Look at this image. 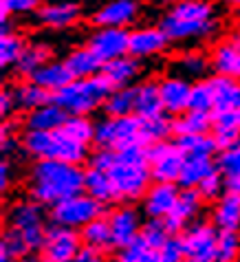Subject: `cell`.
<instances>
[{"instance_id":"cell-1","label":"cell","mask_w":240,"mask_h":262,"mask_svg":"<svg viewBox=\"0 0 240 262\" xmlns=\"http://www.w3.org/2000/svg\"><path fill=\"white\" fill-rule=\"evenodd\" d=\"M86 170L82 165L64 161H35L27 174L29 199L42 207H55L57 203L84 192Z\"/></svg>"},{"instance_id":"cell-2","label":"cell","mask_w":240,"mask_h":262,"mask_svg":"<svg viewBox=\"0 0 240 262\" xmlns=\"http://www.w3.org/2000/svg\"><path fill=\"white\" fill-rule=\"evenodd\" d=\"M159 25L172 45L209 42L221 31V18L212 0H185L174 5L163 13Z\"/></svg>"},{"instance_id":"cell-3","label":"cell","mask_w":240,"mask_h":262,"mask_svg":"<svg viewBox=\"0 0 240 262\" xmlns=\"http://www.w3.org/2000/svg\"><path fill=\"white\" fill-rule=\"evenodd\" d=\"M108 177L113 181L115 201L119 205L121 203L133 205L137 201H143L145 192L155 183L148 163V145H133V148L119 150L117 161L108 172Z\"/></svg>"},{"instance_id":"cell-4","label":"cell","mask_w":240,"mask_h":262,"mask_svg":"<svg viewBox=\"0 0 240 262\" xmlns=\"http://www.w3.org/2000/svg\"><path fill=\"white\" fill-rule=\"evenodd\" d=\"M23 152L33 161H64L73 165L89 163L91 150L89 145L71 139L57 130V133H40V130H25L23 137Z\"/></svg>"},{"instance_id":"cell-5","label":"cell","mask_w":240,"mask_h":262,"mask_svg":"<svg viewBox=\"0 0 240 262\" xmlns=\"http://www.w3.org/2000/svg\"><path fill=\"white\" fill-rule=\"evenodd\" d=\"M113 91V84L106 79L104 73H99L89 79H73L67 89L53 95V101L62 106L71 117H91L95 111L104 108Z\"/></svg>"},{"instance_id":"cell-6","label":"cell","mask_w":240,"mask_h":262,"mask_svg":"<svg viewBox=\"0 0 240 262\" xmlns=\"http://www.w3.org/2000/svg\"><path fill=\"white\" fill-rule=\"evenodd\" d=\"M49 225L51 223H47L45 207L33 199H29V196L27 199H16L5 212V227L23 236L31 251L42 249Z\"/></svg>"},{"instance_id":"cell-7","label":"cell","mask_w":240,"mask_h":262,"mask_svg":"<svg viewBox=\"0 0 240 262\" xmlns=\"http://www.w3.org/2000/svg\"><path fill=\"white\" fill-rule=\"evenodd\" d=\"M104 207L99 201H95L93 196H89L86 192L75 194L71 199L57 203L55 207L49 209V221L53 225H60V227H69L75 231H82L86 225H91L93 221L106 216Z\"/></svg>"},{"instance_id":"cell-8","label":"cell","mask_w":240,"mask_h":262,"mask_svg":"<svg viewBox=\"0 0 240 262\" xmlns=\"http://www.w3.org/2000/svg\"><path fill=\"white\" fill-rule=\"evenodd\" d=\"M133 145H145L141 137V119L137 115L130 117H104L97 121L95 130V148H108V150H126Z\"/></svg>"},{"instance_id":"cell-9","label":"cell","mask_w":240,"mask_h":262,"mask_svg":"<svg viewBox=\"0 0 240 262\" xmlns=\"http://www.w3.org/2000/svg\"><path fill=\"white\" fill-rule=\"evenodd\" d=\"M143 13L141 0H101L93 9L91 23L95 29H128L137 27Z\"/></svg>"},{"instance_id":"cell-10","label":"cell","mask_w":240,"mask_h":262,"mask_svg":"<svg viewBox=\"0 0 240 262\" xmlns=\"http://www.w3.org/2000/svg\"><path fill=\"white\" fill-rule=\"evenodd\" d=\"M148 163L155 183H179L185 155L177 141H161L148 145Z\"/></svg>"},{"instance_id":"cell-11","label":"cell","mask_w":240,"mask_h":262,"mask_svg":"<svg viewBox=\"0 0 240 262\" xmlns=\"http://www.w3.org/2000/svg\"><path fill=\"white\" fill-rule=\"evenodd\" d=\"M218 231L212 221H196L181 234L185 262H216Z\"/></svg>"},{"instance_id":"cell-12","label":"cell","mask_w":240,"mask_h":262,"mask_svg":"<svg viewBox=\"0 0 240 262\" xmlns=\"http://www.w3.org/2000/svg\"><path fill=\"white\" fill-rule=\"evenodd\" d=\"M82 249L84 243L79 231L51 223L47 229V238L42 243L40 256L45 262H75Z\"/></svg>"},{"instance_id":"cell-13","label":"cell","mask_w":240,"mask_h":262,"mask_svg":"<svg viewBox=\"0 0 240 262\" xmlns=\"http://www.w3.org/2000/svg\"><path fill=\"white\" fill-rule=\"evenodd\" d=\"M93 51V55L104 64H111L119 57L128 55V47H130V31L128 29H93L91 35L86 38V45Z\"/></svg>"},{"instance_id":"cell-14","label":"cell","mask_w":240,"mask_h":262,"mask_svg":"<svg viewBox=\"0 0 240 262\" xmlns=\"http://www.w3.org/2000/svg\"><path fill=\"white\" fill-rule=\"evenodd\" d=\"M108 223H111V231H113V243L115 249H126V247L135 245L141 236L143 229V218L141 212L135 205L121 203V205L113 207L108 212Z\"/></svg>"},{"instance_id":"cell-15","label":"cell","mask_w":240,"mask_h":262,"mask_svg":"<svg viewBox=\"0 0 240 262\" xmlns=\"http://www.w3.org/2000/svg\"><path fill=\"white\" fill-rule=\"evenodd\" d=\"M170 38L165 35L161 25H143L130 29V47L128 55L137 60H152V57L163 55L170 49Z\"/></svg>"},{"instance_id":"cell-16","label":"cell","mask_w":240,"mask_h":262,"mask_svg":"<svg viewBox=\"0 0 240 262\" xmlns=\"http://www.w3.org/2000/svg\"><path fill=\"white\" fill-rule=\"evenodd\" d=\"M192 82L174 75V73H165L159 77V91H161L163 111L170 117H179L190 111V99H192Z\"/></svg>"},{"instance_id":"cell-17","label":"cell","mask_w":240,"mask_h":262,"mask_svg":"<svg viewBox=\"0 0 240 262\" xmlns=\"http://www.w3.org/2000/svg\"><path fill=\"white\" fill-rule=\"evenodd\" d=\"M179 196V183H152L141 201V212L148 216V221H165L177 207Z\"/></svg>"},{"instance_id":"cell-18","label":"cell","mask_w":240,"mask_h":262,"mask_svg":"<svg viewBox=\"0 0 240 262\" xmlns=\"http://www.w3.org/2000/svg\"><path fill=\"white\" fill-rule=\"evenodd\" d=\"M35 16L42 27L62 31V29L75 27L82 20V5L77 0H49V3H42Z\"/></svg>"},{"instance_id":"cell-19","label":"cell","mask_w":240,"mask_h":262,"mask_svg":"<svg viewBox=\"0 0 240 262\" xmlns=\"http://www.w3.org/2000/svg\"><path fill=\"white\" fill-rule=\"evenodd\" d=\"M209 71H212V57L196 47H187L183 51H179L170 60V73L187 79L192 84L207 79Z\"/></svg>"},{"instance_id":"cell-20","label":"cell","mask_w":240,"mask_h":262,"mask_svg":"<svg viewBox=\"0 0 240 262\" xmlns=\"http://www.w3.org/2000/svg\"><path fill=\"white\" fill-rule=\"evenodd\" d=\"M203 203L205 201H203L199 190H181V196H179V203H177V207H174V212L163 221L172 236H181L192 223L199 221Z\"/></svg>"},{"instance_id":"cell-21","label":"cell","mask_w":240,"mask_h":262,"mask_svg":"<svg viewBox=\"0 0 240 262\" xmlns=\"http://www.w3.org/2000/svg\"><path fill=\"white\" fill-rule=\"evenodd\" d=\"M135 115L139 119H152L159 115H165L159 79H141L135 86Z\"/></svg>"},{"instance_id":"cell-22","label":"cell","mask_w":240,"mask_h":262,"mask_svg":"<svg viewBox=\"0 0 240 262\" xmlns=\"http://www.w3.org/2000/svg\"><path fill=\"white\" fill-rule=\"evenodd\" d=\"M101 73H104L106 79L113 84V89H130V86L139 84L137 79H141L143 62L133 55H123L119 60L106 64Z\"/></svg>"},{"instance_id":"cell-23","label":"cell","mask_w":240,"mask_h":262,"mask_svg":"<svg viewBox=\"0 0 240 262\" xmlns=\"http://www.w3.org/2000/svg\"><path fill=\"white\" fill-rule=\"evenodd\" d=\"M71 115L57 106L55 101L38 108V111L25 115V130H40V133H57L64 128V123Z\"/></svg>"},{"instance_id":"cell-24","label":"cell","mask_w":240,"mask_h":262,"mask_svg":"<svg viewBox=\"0 0 240 262\" xmlns=\"http://www.w3.org/2000/svg\"><path fill=\"white\" fill-rule=\"evenodd\" d=\"M212 225L218 231H240V196L225 192L212 207Z\"/></svg>"},{"instance_id":"cell-25","label":"cell","mask_w":240,"mask_h":262,"mask_svg":"<svg viewBox=\"0 0 240 262\" xmlns=\"http://www.w3.org/2000/svg\"><path fill=\"white\" fill-rule=\"evenodd\" d=\"M11 89H13V99H16V108L27 115L53 101V95L42 89L40 84H35L33 79H20Z\"/></svg>"},{"instance_id":"cell-26","label":"cell","mask_w":240,"mask_h":262,"mask_svg":"<svg viewBox=\"0 0 240 262\" xmlns=\"http://www.w3.org/2000/svg\"><path fill=\"white\" fill-rule=\"evenodd\" d=\"M51 60H53V49H51V45H47V42H42V40H31L27 45L23 57H20L18 67L13 71H16V75L20 79H31L35 73L45 67V64H49Z\"/></svg>"},{"instance_id":"cell-27","label":"cell","mask_w":240,"mask_h":262,"mask_svg":"<svg viewBox=\"0 0 240 262\" xmlns=\"http://www.w3.org/2000/svg\"><path fill=\"white\" fill-rule=\"evenodd\" d=\"M212 71L214 75L229 77L240 82V49H236L229 40H223L212 49Z\"/></svg>"},{"instance_id":"cell-28","label":"cell","mask_w":240,"mask_h":262,"mask_svg":"<svg viewBox=\"0 0 240 262\" xmlns=\"http://www.w3.org/2000/svg\"><path fill=\"white\" fill-rule=\"evenodd\" d=\"M216 170V159L212 157H185L183 172L179 179L181 190H199V185L207 177H212Z\"/></svg>"},{"instance_id":"cell-29","label":"cell","mask_w":240,"mask_h":262,"mask_svg":"<svg viewBox=\"0 0 240 262\" xmlns=\"http://www.w3.org/2000/svg\"><path fill=\"white\" fill-rule=\"evenodd\" d=\"M64 64H67L73 79H89V77H95L104 71V64L93 55V51L89 47L71 49L67 53V57H64Z\"/></svg>"},{"instance_id":"cell-30","label":"cell","mask_w":240,"mask_h":262,"mask_svg":"<svg viewBox=\"0 0 240 262\" xmlns=\"http://www.w3.org/2000/svg\"><path fill=\"white\" fill-rule=\"evenodd\" d=\"M31 79L35 84H40L45 91H49L51 95H57L62 89H67L73 82V75L69 73L64 60H51L49 64H45V67L35 73Z\"/></svg>"},{"instance_id":"cell-31","label":"cell","mask_w":240,"mask_h":262,"mask_svg":"<svg viewBox=\"0 0 240 262\" xmlns=\"http://www.w3.org/2000/svg\"><path fill=\"white\" fill-rule=\"evenodd\" d=\"M174 137H190V135H212L214 133V117L209 113L187 111L172 119Z\"/></svg>"},{"instance_id":"cell-32","label":"cell","mask_w":240,"mask_h":262,"mask_svg":"<svg viewBox=\"0 0 240 262\" xmlns=\"http://www.w3.org/2000/svg\"><path fill=\"white\" fill-rule=\"evenodd\" d=\"M79 234H82L84 247H89V249H95V251H101V253L115 249L108 216H101V218H97V221H93L91 225H86Z\"/></svg>"},{"instance_id":"cell-33","label":"cell","mask_w":240,"mask_h":262,"mask_svg":"<svg viewBox=\"0 0 240 262\" xmlns=\"http://www.w3.org/2000/svg\"><path fill=\"white\" fill-rule=\"evenodd\" d=\"M209 82H212L214 97H216L214 113L238 111V108H240V82H236V79H229V77H221V75L209 77Z\"/></svg>"},{"instance_id":"cell-34","label":"cell","mask_w":240,"mask_h":262,"mask_svg":"<svg viewBox=\"0 0 240 262\" xmlns=\"http://www.w3.org/2000/svg\"><path fill=\"white\" fill-rule=\"evenodd\" d=\"M84 192L89 196H93L95 201H99L101 205L115 203V190H113V181L108 177V172H99V170H93V167H86Z\"/></svg>"},{"instance_id":"cell-35","label":"cell","mask_w":240,"mask_h":262,"mask_svg":"<svg viewBox=\"0 0 240 262\" xmlns=\"http://www.w3.org/2000/svg\"><path fill=\"white\" fill-rule=\"evenodd\" d=\"M101 113H104V117H113V119L135 115V86H130V89H115L108 95Z\"/></svg>"},{"instance_id":"cell-36","label":"cell","mask_w":240,"mask_h":262,"mask_svg":"<svg viewBox=\"0 0 240 262\" xmlns=\"http://www.w3.org/2000/svg\"><path fill=\"white\" fill-rule=\"evenodd\" d=\"M29 42L18 31L0 35V69H16Z\"/></svg>"},{"instance_id":"cell-37","label":"cell","mask_w":240,"mask_h":262,"mask_svg":"<svg viewBox=\"0 0 240 262\" xmlns=\"http://www.w3.org/2000/svg\"><path fill=\"white\" fill-rule=\"evenodd\" d=\"M172 135H174V130H172L170 115H159V117H152V119H141V137H143L145 145L170 141Z\"/></svg>"},{"instance_id":"cell-38","label":"cell","mask_w":240,"mask_h":262,"mask_svg":"<svg viewBox=\"0 0 240 262\" xmlns=\"http://www.w3.org/2000/svg\"><path fill=\"white\" fill-rule=\"evenodd\" d=\"M179 148L183 150L185 157H212L218 155V143L214 135H190V137H179L177 139Z\"/></svg>"},{"instance_id":"cell-39","label":"cell","mask_w":240,"mask_h":262,"mask_svg":"<svg viewBox=\"0 0 240 262\" xmlns=\"http://www.w3.org/2000/svg\"><path fill=\"white\" fill-rule=\"evenodd\" d=\"M95 130H97V123L91 117H69L62 133L79 143L91 145V143H95Z\"/></svg>"},{"instance_id":"cell-40","label":"cell","mask_w":240,"mask_h":262,"mask_svg":"<svg viewBox=\"0 0 240 262\" xmlns=\"http://www.w3.org/2000/svg\"><path fill=\"white\" fill-rule=\"evenodd\" d=\"M216 108V97H214V89L209 79L196 82L192 86V99H190V111H199V113H209L212 115Z\"/></svg>"},{"instance_id":"cell-41","label":"cell","mask_w":240,"mask_h":262,"mask_svg":"<svg viewBox=\"0 0 240 262\" xmlns=\"http://www.w3.org/2000/svg\"><path fill=\"white\" fill-rule=\"evenodd\" d=\"M216 262H240V236L234 231H221L216 245Z\"/></svg>"},{"instance_id":"cell-42","label":"cell","mask_w":240,"mask_h":262,"mask_svg":"<svg viewBox=\"0 0 240 262\" xmlns=\"http://www.w3.org/2000/svg\"><path fill=\"white\" fill-rule=\"evenodd\" d=\"M139 238L150 247L152 251H159L172 238V234L168 231V227H165L163 221H145Z\"/></svg>"},{"instance_id":"cell-43","label":"cell","mask_w":240,"mask_h":262,"mask_svg":"<svg viewBox=\"0 0 240 262\" xmlns=\"http://www.w3.org/2000/svg\"><path fill=\"white\" fill-rule=\"evenodd\" d=\"M216 170L221 172L225 179L240 177V143H236L234 148L218 152L216 155Z\"/></svg>"},{"instance_id":"cell-44","label":"cell","mask_w":240,"mask_h":262,"mask_svg":"<svg viewBox=\"0 0 240 262\" xmlns=\"http://www.w3.org/2000/svg\"><path fill=\"white\" fill-rule=\"evenodd\" d=\"M40 7V0H0V16H3V20H11L16 16L38 13Z\"/></svg>"},{"instance_id":"cell-45","label":"cell","mask_w":240,"mask_h":262,"mask_svg":"<svg viewBox=\"0 0 240 262\" xmlns=\"http://www.w3.org/2000/svg\"><path fill=\"white\" fill-rule=\"evenodd\" d=\"M113 262H155V251L139 238L135 245L119 249L117 256L113 258Z\"/></svg>"},{"instance_id":"cell-46","label":"cell","mask_w":240,"mask_h":262,"mask_svg":"<svg viewBox=\"0 0 240 262\" xmlns=\"http://www.w3.org/2000/svg\"><path fill=\"white\" fill-rule=\"evenodd\" d=\"M155 262H185L181 236H172L161 249L155 251Z\"/></svg>"},{"instance_id":"cell-47","label":"cell","mask_w":240,"mask_h":262,"mask_svg":"<svg viewBox=\"0 0 240 262\" xmlns=\"http://www.w3.org/2000/svg\"><path fill=\"white\" fill-rule=\"evenodd\" d=\"M199 194L203 196V201H212L216 203L225 194V177L221 172H214L212 177H207L199 185Z\"/></svg>"},{"instance_id":"cell-48","label":"cell","mask_w":240,"mask_h":262,"mask_svg":"<svg viewBox=\"0 0 240 262\" xmlns=\"http://www.w3.org/2000/svg\"><path fill=\"white\" fill-rule=\"evenodd\" d=\"M115 161H117V152L108 150V148H95L89 157V167L99 172H111Z\"/></svg>"},{"instance_id":"cell-49","label":"cell","mask_w":240,"mask_h":262,"mask_svg":"<svg viewBox=\"0 0 240 262\" xmlns=\"http://www.w3.org/2000/svg\"><path fill=\"white\" fill-rule=\"evenodd\" d=\"M214 130H240V108L238 111H221L212 113Z\"/></svg>"},{"instance_id":"cell-50","label":"cell","mask_w":240,"mask_h":262,"mask_svg":"<svg viewBox=\"0 0 240 262\" xmlns=\"http://www.w3.org/2000/svg\"><path fill=\"white\" fill-rule=\"evenodd\" d=\"M214 139L218 143V152L234 148L236 143H240V130H214Z\"/></svg>"},{"instance_id":"cell-51","label":"cell","mask_w":240,"mask_h":262,"mask_svg":"<svg viewBox=\"0 0 240 262\" xmlns=\"http://www.w3.org/2000/svg\"><path fill=\"white\" fill-rule=\"evenodd\" d=\"M16 108V99H13V89L11 86H5L0 91V113H3V119H9Z\"/></svg>"},{"instance_id":"cell-52","label":"cell","mask_w":240,"mask_h":262,"mask_svg":"<svg viewBox=\"0 0 240 262\" xmlns=\"http://www.w3.org/2000/svg\"><path fill=\"white\" fill-rule=\"evenodd\" d=\"M11 179H13V167H11V161H9V159H3V163H0V190H3V194L9 192V187H11Z\"/></svg>"},{"instance_id":"cell-53","label":"cell","mask_w":240,"mask_h":262,"mask_svg":"<svg viewBox=\"0 0 240 262\" xmlns=\"http://www.w3.org/2000/svg\"><path fill=\"white\" fill-rule=\"evenodd\" d=\"M18 148L23 150V141L18 137H3L0 139V152H3V159H9L13 152H18Z\"/></svg>"},{"instance_id":"cell-54","label":"cell","mask_w":240,"mask_h":262,"mask_svg":"<svg viewBox=\"0 0 240 262\" xmlns=\"http://www.w3.org/2000/svg\"><path fill=\"white\" fill-rule=\"evenodd\" d=\"M75 262H108L106 253L101 251H95V249H89V247H84L82 251H79V256L75 258Z\"/></svg>"},{"instance_id":"cell-55","label":"cell","mask_w":240,"mask_h":262,"mask_svg":"<svg viewBox=\"0 0 240 262\" xmlns=\"http://www.w3.org/2000/svg\"><path fill=\"white\" fill-rule=\"evenodd\" d=\"M16 133H18V121L11 117L5 119L3 126H0V139H3V137H16Z\"/></svg>"},{"instance_id":"cell-56","label":"cell","mask_w":240,"mask_h":262,"mask_svg":"<svg viewBox=\"0 0 240 262\" xmlns=\"http://www.w3.org/2000/svg\"><path fill=\"white\" fill-rule=\"evenodd\" d=\"M225 192L238 194V196H240V177H229V179H225Z\"/></svg>"},{"instance_id":"cell-57","label":"cell","mask_w":240,"mask_h":262,"mask_svg":"<svg viewBox=\"0 0 240 262\" xmlns=\"http://www.w3.org/2000/svg\"><path fill=\"white\" fill-rule=\"evenodd\" d=\"M227 40H229L236 49H240V27H238V29H234V31L229 33V38H227Z\"/></svg>"},{"instance_id":"cell-58","label":"cell","mask_w":240,"mask_h":262,"mask_svg":"<svg viewBox=\"0 0 240 262\" xmlns=\"http://www.w3.org/2000/svg\"><path fill=\"white\" fill-rule=\"evenodd\" d=\"M223 5L229 7V9H234V11H240V0H223Z\"/></svg>"},{"instance_id":"cell-59","label":"cell","mask_w":240,"mask_h":262,"mask_svg":"<svg viewBox=\"0 0 240 262\" xmlns=\"http://www.w3.org/2000/svg\"><path fill=\"white\" fill-rule=\"evenodd\" d=\"M20 262H45V260H42V256H33V253H31V256H27V258H23V260H20Z\"/></svg>"},{"instance_id":"cell-60","label":"cell","mask_w":240,"mask_h":262,"mask_svg":"<svg viewBox=\"0 0 240 262\" xmlns=\"http://www.w3.org/2000/svg\"><path fill=\"white\" fill-rule=\"evenodd\" d=\"M163 5H168V7H174V5H181V3H185V0H161Z\"/></svg>"},{"instance_id":"cell-61","label":"cell","mask_w":240,"mask_h":262,"mask_svg":"<svg viewBox=\"0 0 240 262\" xmlns=\"http://www.w3.org/2000/svg\"><path fill=\"white\" fill-rule=\"evenodd\" d=\"M238 236H240V231H238Z\"/></svg>"}]
</instances>
